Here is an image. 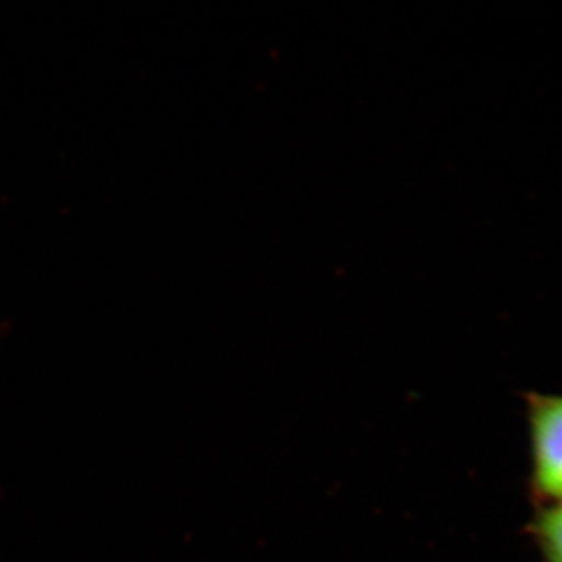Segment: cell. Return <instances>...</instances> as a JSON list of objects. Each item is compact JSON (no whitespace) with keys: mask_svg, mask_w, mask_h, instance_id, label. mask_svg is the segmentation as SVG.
I'll return each mask as SVG.
<instances>
[{"mask_svg":"<svg viewBox=\"0 0 562 562\" xmlns=\"http://www.w3.org/2000/svg\"><path fill=\"white\" fill-rule=\"evenodd\" d=\"M530 490L538 506L562 502V394L527 395Z\"/></svg>","mask_w":562,"mask_h":562,"instance_id":"obj_1","label":"cell"},{"mask_svg":"<svg viewBox=\"0 0 562 562\" xmlns=\"http://www.w3.org/2000/svg\"><path fill=\"white\" fill-rule=\"evenodd\" d=\"M528 532L542 562H562V502L538 506Z\"/></svg>","mask_w":562,"mask_h":562,"instance_id":"obj_2","label":"cell"}]
</instances>
